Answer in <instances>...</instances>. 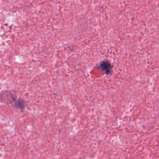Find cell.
<instances>
[{
	"label": "cell",
	"mask_w": 159,
	"mask_h": 159,
	"mask_svg": "<svg viewBox=\"0 0 159 159\" xmlns=\"http://www.w3.org/2000/svg\"><path fill=\"white\" fill-rule=\"evenodd\" d=\"M100 66L101 70L105 72L106 75H109L112 72L113 65L108 60H104L101 62Z\"/></svg>",
	"instance_id": "1"
}]
</instances>
